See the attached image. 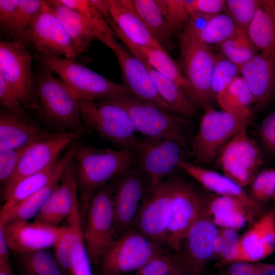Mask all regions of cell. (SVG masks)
I'll list each match as a JSON object with an SVG mask.
<instances>
[{"label":"cell","instance_id":"cell-47","mask_svg":"<svg viewBox=\"0 0 275 275\" xmlns=\"http://www.w3.org/2000/svg\"><path fill=\"white\" fill-rule=\"evenodd\" d=\"M261 147L268 157L275 156V111L266 116L258 125L255 133Z\"/></svg>","mask_w":275,"mask_h":275},{"label":"cell","instance_id":"cell-4","mask_svg":"<svg viewBox=\"0 0 275 275\" xmlns=\"http://www.w3.org/2000/svg\"><path fill=\"white\" fill-rule=\"evenodd\" d=\"M82 122L86 127L119 149L134 154L138 140L127 110L114 97L97 100L79 99Z\"/></svg>","mask_w":275,"mask_h":275},{"label":"cell","instance_id":"cell-19","mask_svg":"<svg viewBox=\"0 0 275 275\" xmlns=\"http://www.w3.org/2000/svg\"><path fill=\"white\" fill-rule=\"evenodd\" d=\"M205 201L192 183L182 180L173 200L166 247L176 253L180 252L183 242L198 218Z\"/></svg>","mask_w":275,"mask_h":275},{"label":"cell","instance_id":"cell-31","mask_svg":"<svg viewBox=\"0 0 275 275\" xmlns=\"http://www.w3.org/2000/svg\"><path fill=\"white\" fill-rule=\"evenodd\" d=\"M178 168L184 171L206 189L219 196H232L247 202L253 200L243 188L224 174L181 160Z\"/></svg>","mask_w":275,"mask_h":275},{"label":"cell","instance_id":"cell-26","mask_svg":"<svg viewBox=\"0 0 275 275\" xmlns=\"http://www.w3.org/2000/svg\"><path fill=\"white\" fill-rule=\"evenodd\" d=\"M47 1L80 53L86 51L95 40L101 41L106 36L89 20L62 4L59 0Z\"/></svg>","mask_w":275,"mask_h":275},{"label":"cell","instance_id":"cell-58","mask_svg":"<svg viewBox=\"0 0 275 275\" xmlns=\"http://www.w3.org/2000/svg\"><path fill=\"white\" fill-rule=\"evenodd\" d=\"M224 245L223 237L221 233L220 230H218V234L216 238L214 244V256H221Z\"/></svg>","mask_w":275,"mask_h":275},{"label":"cell","instance_id":"cell-6","mask_svg":"<svg viewBox=\"0 0 275 275\" xmlns=\"http://www.w3.org/2000/svg\"><path fill=\"white\" fill-rule=\"evenodd\" d=\"M37 58L45 69L57 74L79 99L97 100L132 94L124 85L105 78L73 59L41 54H38Z\"/></svg>","mask_w":275,"mask_h":275},{"label":"cell","instance_id":"cell-1","mask_svg":"<svg viewBox=\"0 0 275 275\" xmlns=\"http://www.w3.org/2000/svg\"><path fill=\"white\" fill-rule=\"evenodd\" d=\"M74 161L80 209L84 215L92 196L130 170L134 164L135 156L125 150L85 145L77 146Z\"/></svg>","mask_w":275,"mask_h":275},{"label":"cell","instance_id":"cell-24","mask_svg":"<svg viewBox=\"0 0 275 275\" xmlns=\"http://www.w3.org/2000/svg\"><path fill=\"white\" fill-rule=\"evenodd\" d=\"M57 132L42 127L26 114L1 109L0 150L26 146Z\"/></svg>","mask_w":275,"mask_h":275},{"label":"cell","instance_id":"cell-2","mask_svg":"<svg viewBox=\"0 0 275 275\" xmlns=\"http://www.w3.org/2000/svg\"><path fill=\"white\" fill-rule=\"evenodd\" d=\"M191 142V153L199 163L210 164L228 143L254 120L256 111L249 107L237 112L206 108Z\"/></svg>","mask_w":275,"mask_h":275},{"label":"cell","instance_id":"cell-21","mask_svg":"<svg viewBox=\"0 0 275 275\" xmlns=\"http://www.w3.org/2000/svg\"><path fill=\"white\" fill-rule=\"evenodd\" d=\"M9 249L17 254L54 247L64 226L35 221H15L2 225Z\"/></svg>","mask_w":275,"mask_h":275},{"label":"cell","instance_id":"cell-40","mask_svg":"<svg viewBox=\"0 0 275 275\" xmlns=\"http://www.w3.org/2000/svg\"><path fill=\"white\" fill-rule=\"evenodd\" d=\"M262 0H226L224 12L245 33Z\"/></svg>","mask_w":275,"mask_h":275},{"label":"cell","instance_id":"cell-27","mask_svg":"<svg viewBox=\"0 0 275 275\" xmlns=\"http://www.w3.org/2000/svg\"><path fill=\"white\" fill-rule=\"evenodd\" d=\"M80 205L66 219L67 225L54 246V255L65 275H72L73 261L85 245Z\"/></svg>","mask_w":275,"mask_h":275},{"label":"cell","instance_id":"cell-57","mask_svg":"<svg viewBox=\"0 0 275 275\" xmlns=\"http://www.w3.org/2000/svg\"><path fill=\"white\" fill-rule=\"evenodd\" d=\"M9 250L3 226L0 225V263L10 261Z\"/></svg>","mask_w":275,"mask_h":275},{"label":"cell","instance_id":"cell-52","mask_svg":"<svg viewBox=\"0 0 275 275\" xmlns=\"http://www.w3.org/2000/svg\"><path fill=\"white\" fill-rule=\"evenodd\" d=\"M0 104L3 108L25 115L24 107L11 87L0 76Z\"/></svg>","mask_w":275,"mask_h":275},{"label":"cell","instance_id":"cell-13","mask_svg":"<svg viewBox=\"0 0 275 275\" xmlns=\"http://www.w3.org/2000/svg\"><path fill=\"white\" fill-rule=\"evenodd\" d=\"M23 41L32 43L38 54L74 59L80 53L47 1L33 18Z\"/></svg>","mask_w":275,"mask_h":275},{"label":"cell","instance_id":"cell-55","mask_svg":"<svg viewBox=\"0 0 275 275\" xmlns=\"http://www.w3.org/2000/svg\"><path fill=\"white\" fill-rule=\"evenodd\" d=\"M20 0H0L1 30L10 34Z\"/></svg>","mask_w":275,"mask_h":275},{"label":"cell","instance_id":"cell-18","mask_svg":"<svg viewBox=\"0 0 275 275\" xmlns=\"http://www.w3.org/2000/svg\"><path fill=\"white\" fill-rule=\"evenodd\" d=\"M113 31L134 44L163 48L152 36L135 11L131 0H93Z\"/></svg>","mask_w":275,"mask_h":275},{"label":"cell","instance_id":"cell-60","mask_svg":"<svg viewBox=\"0 0 275 275\" xmlns=\"http://www.w3.org/2000/svg\"><path fill=\"white\" fill-rule=\"evenodd\" d=\"M169 275H191L189 272L186 270L183 269L176 272H173Z\"/></svg>","mask_w":275,"mask_h":275},{"label":"cell","instance_id":"cell-56","mask_svg":"<svg viewBox=\"0 0 275 275\" xmlns=\"http://www.w3.org/2000/svg\"><path fill=\"white\" fill-rule=\"evenodd\" d=\"M92 265L84 245L73 261L71 274L93 275Z\"/></svg>","mask_w":275,"mask_h":275},{"label":"cell","instance_id":"cell-48","mask_svg":"<svg viewBox=\"0 0 275 275\" xmlns=\"http://www.w3.org/2000/svg\"><path fill=\"white\" fill-rule=\"evenodd\" d=\"M31 145L17 148L0 150V183L1 189L2 188L3 190L13 175L21 156Z\"/></svg>","mask_w":275,"mask_h":275},{"label":"cell","instance_id":"cell-43","mask_svg":"<svg viewBox=\"0 0 275 275\" xmlns=\"http://www.w3.org/2000/svg\"><path fill=\"white\" fill-rule=\"evenodd\" d=\"M156 3L174 33L182 30L190 14L187 0H156Z\"/></svg>","mask_w":275,"mask_h":275},{"label":"cell","instance_id":"cell-30","mask_svg":"<svg viewBox=\"0 0 275 275\" xmlns=\"http://www.w3.org/2000/svg\"><path fill=\"white\" fill-rule=\"evenodd\" d=\"M247 35L258 50L275 55V1L262 0Z\"/></svg>","mask_w":275,"mask_h":275},{"label":"cell","instance_id":"cell-38","mask_svg":"<svg viewBox=\"0 0 275 275\" xmlns=\"http://www.w3.org/2000/svg\"><path fill=\"white\" fill-rule=\"evenodd\" d=\"M239 29L226 13L214 15L197 38L205 44L217 46L232 37Z\"/></svg>","mask_w":275,"mask_h":275},{"label":"cell","instance_id":"cell-54","mask_svg":"<svg viewBox=\"0 0 275 275\" xmlns=\"http://www.w3.org/2000/svg\"><path fill=\"white\" fill-rule=\"evenodd\" d=\"M211 218L216 226L236 230L241 229L245 225L247 220L246 212L217 214L212 216Z\"/></svg>","mask_w":275,"mask_h":275},{"label":"cell","instance_id":"cell-33","mask_svg":"<svg viewBox=\"0 0 275 275\" xmlns=\"http://www.w3.org/2000/svg\"><path fill=\"white\" fill-rule=\"evenodd\" d=\"M60 179L52 182L42 189L22 200L9 209L0 212V224L5 225L15 221H28L35 218Z\"/></svg>","mask_w":275,"mask_h":275},{"label":"cell","instance_id":"cell-28","mask_svg":"<svg viewBox=\"0 0 275 275\" xmlns=\"http://www.w3.org/2000/svg\"><path fill=\"white\" fill-rule=\"evenodd\" d=\"M140 59L146 67L159 96L172 112L186 119L194 117L197 114L198 106L185 90L176 81Z\"/></svg>","mask_w":275,"mask_h":275},{"label":"cell","instance_id":"cell-39","mask_svg":"<svg viewBox=\"0 0 275 275\" xmlns=\"http://www.w3.org/2000/svg\"><path fill=\"white\" fill-rule=\"evenodd\" d=\"M44 3V1L20 0L10 34L16 39L15 40L23 42L33 18Z\"/></svg>","mask_w":275,"mask_h":275},{"label":"cell","instance_id":"cell-53","mask_svg":"<svg viewBox=\"0 0 275 275\" xmlns=\"http://www.w3.org/2000/svg\"><path fill=\"white\" fill-rule=\"evenodd\" d=\"M188 7L191 13L199 12L215 15L225 11V0H187Z\"/></svg>","mask_w":275,"mask_h":275},{"label":"cell","instance_id":"cell-8","mask_svg":"<svg viewBox=\"0 0 275 275\" xmlns=\"http://www.w3.org/2000/svg\"><path fill=\"white\" fill-rule=\"evenodd\" d=\"M180 60L190 97L198 107L204 110L211 107L215 99L211 81L216 54L197 38L180 39Z\"/></svg>","mask_w":275,"mask_h":275},{"label":"cell","instance_id":"cell-51","mask_svg":"<svg viewBox=\"0 0 275 275\" xmlns=\"http://www.w3.org/2000/svg\"><path fill=\"white\" fill-rule=\"evenodd\" d=\"M274 271L275 264L237 262L233 263L230 267L229 274L269 275Z\"/></svg>","mask_w":275,"mask_h":275},{"label":"cell","instance_id":"cell-61","mask_svg":"<svg viewBox=\"0 0 275 275\" xmlns=\"http://www.w3.org/2000/svg\"><path fill=\"white\" fill-rule=\"evenodd\" d=\"M269 275H275V271L272 272Z\"/></svg>","mask_w":275,"mask_h":275},{"label":"cell","instance_id":"cell-32","mask_svg":"<svg viewBox=\"0 0 275 275\" xmlns=\"http://www.w3.org/2000/svg\"><path fill=\"white\" fill-rule=\"evenodd\" d=\"M131 2L152 36L166 49L174 33L156 0H131Z\"/></svg>","mask_w":275,"mask_h":275},{"label":"cell","instance_id":"cell-20","mask_svg":"<svg viewBox=\"0 0 275 275\" xmlns=\"http://www.w3.org/2000/svg\"><path fill=\"white\" fill-rule=\"evenodd\" d=\"M218 230L211 220L207 203L205 201L183 242V252L180 255L185 268L191 275L198 274L204 264L214 256Z\"/></svg>","mask_w":275,"mask_h":275},{"label":"cell","instance_id":"cell-37","mask_svg":"<svg viewBox=\"0 0 275 275\" xmlns=\"http://www.w3.org/2000/svg\"><path fill=\"white\" fill-rule=\"evenodd\" d=\"M18 255L23 275H65L54 255L46 250Z\"/></svg>","mask_w":275,"mask_h":275},{"label":"cell","instance_id":"cell-23","mask_svg":"<svg viewBox=\"0 0 275 275\" xmlns=\"http://www.w3.org/2000/svg\"><path fill=\"white\" fill-rule=\"evenodd\" d=\"M240 75L254 97L253 107L265 108L275 97V55L258 53L241 68Z\"/></svg>","mask_w":275,"mask_h":275},{"label":"cell","instance_id":"cell-45","mask_svg":"<svg viewBox=\"0 0 275 275\" xmlns=\"http://www.w3.org/2000/svg\"><path fill=\"white\" fill-rule=\"evenodd\" d=\"M252 204H254L253 200L247 202L237 197L219 196L209 202L207 211L210 216L236 212H246Z\"/></svg>","mask_w":275,"mask_h":275},{"label":"cell","instance_id":"cell-50","mask_svg":"<svg viewBox=\"0 0 275 275\" xmlns=\"http://www.w3.org/2000/svg\"><path fill=\"white\" fill-rule=\"evenodd\" d=\"M220 231L224 241L221 257L224 262L233 263L235 262L240 251L239 238L235 230L222 228Z\"/></svg>","mask_w":275,"mask_h":275},{"label":"cell","instance_id":"cell-3","mask_svg":"<svg viewBox=\"0 0 275 275\" xmlns=\"http://www.w3.org/2000/svg\"><path fill=\"white\" fill-rule=\"evenodd\" d=\"M45 69L40 74L34 91L35 106L50 127L59 132H78L84 135L78 98L62 81Z\"/></svg>","mask_w":275,"mask_h":275},{"label":"cell","instance_id":"cell-62","mask_svg":"<svg viewBox=\"0 0 275 275\" xmlns=\"http://www.w3.org/2000/svg\"><path fill=\"white\" fill-rule=\"evenodd\" d=\"M272 198H273V200L275 202V192H274V194L273 195V196H272Z\"/></svg>","mask_w":275,"mask_h":275},{"label":"cell","instance_id":"cell-9","mask_svg":"<svg viewBox=\"0 0 275 275\" xmlns=\"http://www.w3.org/2000/svg\"><path fill=\"white\" fill-rule=\"evenodd\" d=\"M164 247L130 229L113 242L100 264L101 275H121L136 271L151 259L168 253Z\"/></svg>","mask_w":275,"mask_h":275},{"label":"cell","instance_id":"cell-49","mask_svg":"<svg viewBox=\"0 0 275 275\" xmlns=\"http://www.w3.org/2000/svg\"><path fill=\"white\" fill-rule=\"evenodd\" d=\"M214 16L199 12L190 14L183 28L180 39L197 38Z\"/></svg>","mask_w":275,"mask_h":275},{"label":"cell","instance_id":"cell-41","mask_svg":"<svg viewBox=\"0 0 275 275\" xmlns=\"http://www.w3.org/2000/svg\"><path fill=\"white\" fill-rule=\"evenodd\" d=\"M183 269L186 268L180 254L167 253L151 259L135 271L133 275H169Z\"/></svg>","mask_w":275,"mask_h":275},{"label":"cell","instance_id":"cell-7","mask_svg":"<svg viewBox=\"0 0 275 275\" xmlns=\"http://www.w3.org/2000/svg\"><path fill=\"white\" fill-rule=\"evenodd\" d=\"M114 97L127 110L136 132L145 138L187 142L186 118L176 116L133 94Z\"/></svg>","mask_w":275,"mask_h":275},{"label":"cell","instance_id":"cell-36","mask_svg":"<svg viewBox=\"0 0 275 275\" xmlns=\"http://www.w3.org/2000/svg\"><path fill=\"white\" fill-rule=\"evenodd\" d=\"M240 252L260 244L275 247V211L265 213L239 238Z\"/></svg>","mask_w":275,"mask_h":275},{"label":"cell","instance_id":"cell-59","mask_svg":"<svg viewBox=\"0 0 275 275\" xmlns=\"http://www.w3.org/2000/svg\"><path fill=\"white\" fill-rule=\"evenodd\" d=\"M0 275H15L10 261L0 263Z\"/></svg>","mask_w":275,"mask_h":275},{"label":"cell","instance_id":"cell-44","mask_svg":"<svg viewBox=\"0 0 275 275\" xmlns=\"http://www.w3.org/2000/svg\"><path fill=\"white\" fill-rule=\"evenodd\" d=\"M91 22L103 35L114 34L102 14L91 0H59Z\"/></svg>","mask_w":275,"mask_h":275},{"label":"cell","instance_id":"cell-29","mask_svg":"<svg viewBox=\"0 0 275 275\" xmlns=\"http://www.w3.org/2000/svg\"><path fill=\"white\" fill-rule=\"evenodd\" d=\"M114 32L131 53L146 62L154 69L176 81L190 96L189 86L182 70L165 49L139 46L130 42L118 31H114Z\"/></svg>","mask_w":275,"mask_h":275},{"label":"cell","instance_id":"cell-15","mask_svg":"<svg viewBox=\"0 0 275 275\" xmlns=\"http://www.w3.org/2000/svg\"><path fill=\"white\" fill-rule=\"evenodd\" d=\"M82 135L78 132H57L31 144L21 156L14 173L2 190L4 200L20 181L56 161L60 153Z\"/></svg>","mask_w":275,"mask_h":275},{"label":"cell","instance_id":"cell-34","mask_svg":"<svg viewBox=\"0 0 275 275\" xmlns=\"http://www.w3.org/2000/svg\"><path fill=\"white\" fill-rule=\"evenodd\" d=\"M215 98L223 111L230 112L242 111L254 104L253 94L241 75L217 95Z\"/></svg>","mask_w":275,"mask_h":275},{"label":"cell","instance_id":"cell-14","mask_svg":"<svg viewBox=\"0 0 275 275\" xmlns=\"http://www.w3.org/2000/svg\"><path fill=\"white\" fill-rule=\"evenodd\" d=\"M32 58L23 42H0V76L13 90L24 107L34 106Z\"/></svg>","mask_w":275,"mask_h":275},{"label":"cell","instance_id":"cell-25","mask_svg":"<svg viewBox=\"0 0 275 275\" xmlns=\"http://www.w3.org/2000/svg\"><path fill=\"white\" fill-rule=\"evenodd\" d=\"M77 146L74 144L68 148L59 159L44 170L20 181L4 200L0 212L5 211L26 198L42 189L52 182L60 179L73 160Z\"/></svg>","mask_w":275,"mask_h":275},{"label":"cell","instance_id":"cell-42","mask_svg":"<svg viewBox=\"0 0 275 275\" xmlns=\"http://www.w3.org/2000/svg\"><path fill=\"white\" fill-rule=\"evenodd\" d=\"M240 75V69L220 54L216 60L212 77L211 89L215 99L237 77Z\"/></svg>","mask_w":275,"mask_h":275},{"label":"cell","instance_id":"cell-22","mask_svg":"<svg viewBox=\"0 0 275 275\" xmlns=\"http://www.w3.org/2000/svg\"><path fill=\"white\" fill-rule=\"evenodd\" d=\"M79 204L76 168L73 160L65 170L59 184L50 193L35 221L59 226Z\"/></svg>","mask_w":275,"mask_h":275},{"label":"cell","instance_id":"cell-46","mask_svg":"<svg viewBox=\"0 0 275 275\" xmlns=\"http://www.w3.org/2000/svg\"><path fill=\"white\" fill-rule=\"evenodd\" d=\"M251 183L254 198L259 201H268L275 192V169H267L259 172Z\"/></svg>","mask_w":275,"mask_h":275},{"label":"cell","instance_id":"cell-35","mask_svg":"<svg viewBox=\"0 0 275 275\" xmlns=\"http://www.w3.org/2000/svg\"><path fill=\"white\" fill-rule=\"evenodd\" d=\"M218 46L221 54L240 69L253 59L259 51L247 33L240 30Z\"/></svg>","mask_w":275,"mask_h":275},{"label":"cell","instance_id":"cell-12","mask_svg":"<svg viewBox=\"0 0 275 275\" xmlns=\"http://www.w3.org/2000/svg\"><path fill=\"white\" fill-rule=\"evenodd\" d=\"M245 127L223 148L215 161L227 176L241 187L251 183L264 162L258 143Z\"/></svg>","mask_w":275,"mask_h":275},{"label":"cell","instance_id":"cell-10","mask_svg":"<svg viewBox=\"0 0 275 275\" xmlns=\"http://www.w3.org/2000/svg\"><path fill=\"white\" fill-rule=\"evenodd\" d=\"M187 143L173 139L138 141L134 164L147 180L151 189L178 168L187 153Z\"/></svg>","mask_w":275,"mask_h":275},{"label":"cell","instance_id":"cell-17","mask_svg":"<svg viewBox=\"0 0 275 275\" xmlns=\"http://www.w3.org/2000/svg\"><path fill=\"white\" fill-rule=\"evenodd\" d=\"M150 189L135 164L115 180L114 205L118 237L133 227Z\"/></svg>","mask_w":275,"mask_h":275},{"label":"cell","instance_id":"cell-16","mask_svg":"<svg viewBox=\"0 0 275 275\" xmlns=\"http://www.w3.org/2000/svg\"><path fill=\"white\" fill-rule=\"evenodd\" d=\"M115 34L107 36L102 43L114 52L121 72L124 86L139 98L173 113L158 94L144 63L119 42Z\"/></svg>","mask_w":275,"mask_h":275},{"label":"cell","instance_id":"cell-11","mask_svg":"<svg viewBox=\"0 0 275 275\" xmlns=\"http://www.w3.org/2000/svg\"><path fill=\"white\" fill-rule=\"evenodd\" d=\"M182 180L170 176L152 188L146 195L132 228L164 248L174 198Z\"/></svg>","mask_w":275,"mask_h":275},{"label":"cell","instance_id":"cell-5","mask_svg":"<svg viewBox=\"0 0 275 275\" xmlns=\"http://www.w3.org/2000/svg\"><path fill=\"white\" fill-rule=\"evenodd\" d=\"M115 180L98 189L91 198L85 212L84 238L92 265H100L118 237L114 205Z\"/></svg>","mask_w":275,"mask_h":275}]
</instances>
